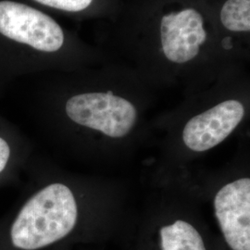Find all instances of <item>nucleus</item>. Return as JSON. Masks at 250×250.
Listing matches in <instances>:
<instances>
[{"instance_id": "1", "label": "nucleus", "mask_w": 250, "mask_h": 250, "mask_svg": "<svg viewBox=\"0 0 250 250\" xmlns=\"http://www.w3.org/2000/svg\"><path fill=\"white\" fill-rule=\"evenodd\" d=\"M77 205L70 188L53 184L27 201L9 230L16 250H38L61 241L74 229Z\"/></svg>"}, {"instance_id": "2", "label": "nucleus", "mask_w": 250, "mask_h": 250, "mask_svg": "<svg viewBox=\"0 0 250 250\" xmlns=\"http://www.w3.org/2000/svg\"><path fill=\"white\" fill-rule=\"evenodd\" d=\"M66 112L74 123L113 138L125 136L136 121L134 105L111 91L74 96L68 100Z\"/></svg>"}, {"instance_id": "3", "label": "nucleus", "mask_w": 250, "mask_h": 250, "mask_svg": "<svg viewBox=\"0 0 250 250\" xmlns=\"http://www.w3.org/2000/svg\"><path fill=\"white\" fill-rule=\"evenodd\" d=\"M0 33L44 52L59 50L64 42L62 29L53 19L13 1H0Z\"/></svg>"}, {"instance_id": "4", "label": "nucleus", "mask_w": 250, "mask_h": 250, "mask_svg": "<svg viewBox=\"0 0 250 250\" xmlns=\"http://www.w3.org/2000/svg\"><path fill=\"white\" fill-rule=\"evenodd\" d=\"M215 215L232 250H250V180L224 186L214 199Z\"/></svg>"}, {"instance_id": "5", "label": "nucleus", "mask_w": 250, "mask_h": 250, "mask_svg": "<svg viewBox=\"0 0 250 250\" xmlns=\"http://www.w3.org/2000/svg\"><path fill=\"white\" fill-rule=\"evenodd\" d=\"M245 108L239 101L227 100L188 122L183 139L194 151L208 150L222 143L240 124Z\"/></svg>"}, {"instance_id": "6", "label": "nucleus", "mask_w": 250, "mask_h": 250, "mask_svg": "<svg viewBox=\"0 0 250 250\" xmlns=\"http://www.w3.org/2000/svg\"><path fill=\"white\" fill-rule=\"evenodd\" d=\"M161 44L167 59L186 63L195 59L207 39L204 21L196 9L170 13L161 20Z\"/></svg>"}, {"instance_id": "7", "label": "nucleus", "mask_w": 250, "mask_h": 250, "mask_svg": "<svg viewBox=\"0 0 250 250\" xmlns=\"http://www.w3.org/2000/svg\"><path fill=\"white\" fill-rule=\"evenodd\" d=\"M161 242L162 250H207L197 229L180 220L161 228Z\"/></svg>"}, {"instance_id": "8", "label": "nucleus", "mask_w": 250, "mask_h": 250, "mask_svg": "<svg viewBox=\"0 0 250 250\" xmlns=\"http://www.w3.org/2000/svg\"><path fill=\"white\" fill-rule=\"evenodd\" d=\"M224 27L232 32L250 30V0H228L221 11Z\"/></svg>"}, {"instance_id": "9", "label": "nucleus", "mask_w": 250, "mask_h": 250, "mask_svg": "<svg viewBox=\"0 0 250 250\" xmlns=\"http://www.w3.org/2000/svg\"><path fill=\"white\" fill-rule=\"evenodd\" d=\"M37 2L54 9L77 12L87 9L93 0H36Z\"/></svg>"}, {"instance_id": "10", "label": "nucleus", "mask_w": 250, "mask_h": 250, "mask_svg": "<svg viewBox=\"0 0 250 250\" xmlns=\"http://www.w3.org/2000/svg\"><path fill=\"white\" fill-rule=\"evenodd\" d=\"M10 149L8 143L0 137V173L5 169L9 161Z\"/></svg>"}, {"instance_id": "11", "label": "nucleus", "mask_w": 250, "mask_h": 250, "mask_svg": "<svg viewBox=\"0 0 250 250\" xmlns=\"http://www.w3.org/2000/svg\"><path fill=\"white\" fill-rule=\"evenodd\" d=\"M231 44L232 43H231V38L230 37H226L225 39L223 40V46L226 49H230L232 47Z\"/></svg>"}]
</instances>
